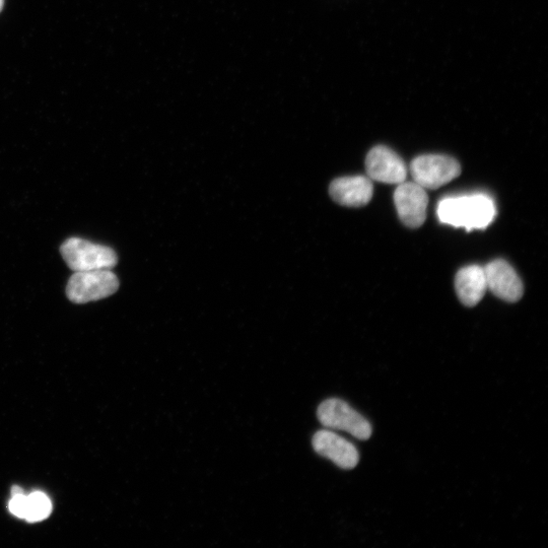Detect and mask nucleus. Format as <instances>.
I'll use <instances>...</instances> for the list:
<instances>
[{
  "label": "nucleus",
  "instance_id": "f8f14e48",
  "mask_svg": "<svg viewBox=\"0 0 548 548\" xmlns=\"http://www.w3.org/2000/svg\"><path fill=\"white\" fill-rule=\"evenodd\" d=\"M52 512L50 499L41 492H34L27 496V512L25 520L28 522H40L49 517Z\"/></svg>",
  "mask_w": 548,
  "mask_h": 548
},
{
  "label": "nucleus",
  "instance_id": "39448f33",
  "mask_svg": "<svg viewBox=\"0 0 548 548\" xmlns=\"http://www.w3.org/2000/svg\"><path fill=\"white\" fill-rule=\"evenodd\" d=\"M410 174L423 188L435 190L461 174L460 164L453 158L443 155H425L410 164Z\"/></svg>",
  "mask_w": 548,
  "mask_h": 548
},
{
  "label": "nucleus",
  "instance_id": "1a4fd4ad",
  "mask_svg": "<svg viewBox=\"0 0 548 548\" xmlns=\"http://www.w3.org/2000/svg\"><path fill=\"white\" fill-rule=\"evenodd\" d=\"M488 290L498 298L516 303L521 300L524 287L515 269L505 260L498 259L485 267Z\"/></svg>",
  "mask_w": 548,
  "mask_h": 548
},
{
  "label": "nucleus",
  "instance_id": "f257e3e1",
  "mask_svg": "<svg viewBox=\"0 0 548 548\" xmlns=\"http://www.w3.org/2000/svg\"><path fill=\"white\" fill-rule=\"evenodd\" d=\"M438 217L443 224L467 231L486 229L496 217V207L485 194L447 197L439 203Z\"/></svg>",
  "mask_w": 548,
  "mask_h": 548
},
{
  "label": "nucleus",
  "instance_id": "9d476101",
  "mask_svg": "<svg viewBox=\"0 0 548 548\" xmlns=\"http://www.w3.org/2000/svg\"><path fill=\"white\" fill-rule=\"evenodd\" d=\"M329 193L335 202L344 207L362 208L371 201L374 185L368 177H342L331 183Z\"/></svg>",
  "mask_w": 548,
  "mask_h": 548
},
{
  "label": "nucleus",
  "instance_id": "0eeeda50",
  "mask_svg": "<svg viewBox=\"0 0 548 548\" xmlns=\"http://www.w3.org/2000/svg\"><path fill=\"white\" fill-rule=\"evenodd\" d=\"M312 445L317 454L329 459L342 469H354L360 461L358 449L332 431L317 432L313 437Z\"/></svg>",
  "mask_w": 548,
  "mask_h": 548
},
{
  "label": "nucleus",
  "instance_id": "20e7f679",
  "mask_svg": "<svg viewBox=\"0 0 548 548\" xmlns=\"http://www.w3.org/2000/svg\"><path fill=\"white\" fill-rule=\"evenodd\" d=\"M119 281L110 269L75 272L66 287L67 298L76 304H86L112 296Z\"/></svg>",
  "mask_w": 548,
  "mask_h": 548
},
{
  "label": "nucleus",
  "instance_id": "7ed1b4c3",
  "mask_svg": "<svg viewBox=\"0 0 548 548\" xmlns=\"http://www.w3.org/2000/svg\"><path fill=\"white\" fill-rule=\"evenodd\" d=\"M317 417L325 428L345 431L358 440L366 441L372 436L371 424L344 400L330 398L323 401L318 407Z\"/></svg>",
  "mask_w": 548,
  "mask_h": 548
},
{
  "label": "nucleus",
  "instance_id": "6e6552de",
  "mask_svg": "<svg viewBox=\"0 0 548 548\" xmlns=\"http://www.w3.org/2000/svg\"><path fill=\"white\" fill-rule=\"evenodd\" d=\"M366 170L370 179L386 184H401L407 177V168L402 159L383 146L369 152Z\"/></svg>",
  "mask_w": 548,
  "mask_h": 548
},
{
  "label": "nucleus",
  "instance_id": "9b49d317",
  "mask_svg": "<svg viewBox=\"0 0 548 548\" xmlns=\"http://www.w3.org/2000/svg\"><path fill=\"white\" fill-rule=\"evenodd\" d=\"M455 289L464 306H476L483 300L488 290L485 268L470 265L460 269L456 274Z\"/></svg>",
  "mask_w": 548,
  "mask_h": 548
},
{
  "label": "nucleus",
  "instance_id": "ddd939ff",
  "mask_svg": "<svg viewBox=\"0 0 548 548\" xmlns=\"http://www.w3.org/2000/svg\"><path fill=\"white\" fill-rule=\"evenodd\" d=\"M10 511L18 518L25 519L27 512V496L22 493V490L15 488L13 490V498L9 505Z\"/></svg>",
  "mask_w": 548,
  "mask_h": 548
},
{
  "label": "nucleus",
  "instance_id": "f03ea898",
  "mask_svg": "<svg viewBox=\"0 0 548 548\" xmlns=\"http://www.w3.org/2000/svg\"><path fill=\"white\" fill-rule=\"evenodd\" d=\"M60 252L67 266L75 272L111 269L118 261L111 248L81 238L66 240Z\"/></svg>",
  "mask_w": 548,
  "mask_h": 548
},
{
  "label": "nucleus",
  "instance_id": "4468645a",
  "mask_svg": "<svg viewBox=\"0 0 548 548\" xmlns=\"http://www.w3.org/2000/svg\"><path fill=\"white\" fill-rule=\"evenodd\" d=\"M4 8V0H0V12L3 11Z\"/></svg>",
  "mask_w": 548,
  "mask_h": 548
},
{
  "label": "nucleus",
  "instance_id": "423d86ee",
  "mask_svg": "<svg viewBox=\"0 0 548 548\" xmlns=\"http://www.w3.org/2000/svg\"><path fill=\"white\" fill-rule=\"evenodd\" d=\"M395 207L402 223L411 229L424 225L427 218L429 196L416 182L399 184L394 193Z\"/></svg>",
  "mask_w": 548,
  "mask_h": 548
}]
</instances>
